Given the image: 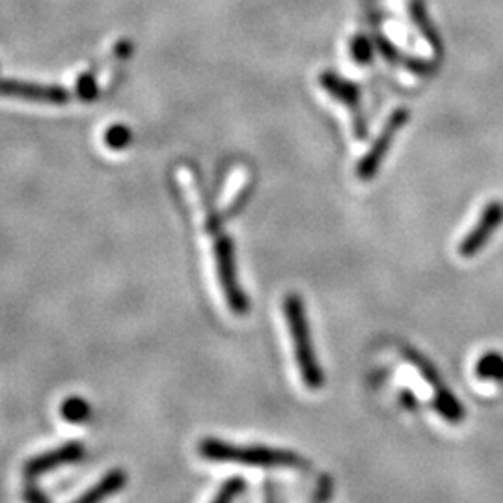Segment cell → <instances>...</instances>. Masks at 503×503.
<instances>
[{
  "label": "cell",
  "instance_id": "obj_13",
  "mask_svg": "<svg viewBox=\"0 0 503 503\" xmlns=\"http://www.w3.org/2000/svg\"><path fill=\"white\" fill-rule=\"evenodd\" d=\"M131 140H133V133L127 125H112L106 133H105V142L108 148L112 150H123L131 144Z\"/></svg>",
  "mask_w": 503,
  "mask_h": 503
},
{
  "label": "cell",
  "instance_id": "obj_11",
  "mask_svg": "<svg viewBox=\"0 0 503 503\" xmlns=\"http://www.w3.org/2000/svg\"><path fill=\"white\" fill-rule=\"evenodd\" d=\"M475 375L483 380L503 382V356L494 351L483 354L475 363Z\"/></svg>",
  "mask_w": 503,
  "mask_h": 503
},
{
  "label": "cell",
  "instance_id": "obj_5",
  "mask_svg": "<svg viewBox=\"0 0 503 503\" xmlns=\"http://www.w3.org/2000/svg\"><path fill=\"white\" fill-rule=\"evenodd\" d=\"M408 116H410L408 110L399 108L388 118L386 125L382 127V131H380L379 138L373 142L371 150L361 157V160L356 166V178L360 181H371L377 176L388 150L391 148V144H394V140H396L399 129L408 122Z\"/></svg>",
  "mask_w": 503,
  "mask_h": 503
},
{
  "label": "cell",
  "instance_id": "obj_1",
  "mask_svg": "<svg viewBox=\"0 0 503 503\" xmlns=\"http://www.w3.org/2000/svg\"><path fill=\"white\" fill-rule=\"evenodd\" d=\"M284 314L293 338V349H295L300 377L310 389H321L325 382V375L312 345V334H310V326H307L304 300L297 293L286 295Z\"/></svg>",
  "mask_w": 503,
  "mask_h": 503
},
{
  "label": "cell",
  "instance_id": "obj_8",
  "mask_svg": "<svg viewBox=\"0 0 503 503\" xmlns=\"http://www.w3.org/2000/svg\"><path fill=\"white\" fill-rule=\"evenodd\" d=\"M84 452L87 450H84L82 442H69L62 447H56V450H52V452L41 453L28 461L24 464V475L26 478H36V475L47 473L49 470L78 462L84 457Z\"/></svg>",
  "mask_w": 503,
  "mask_h": 503
},
{
  "label": "cell",
  "instance_id": "obj_15",
  "mask_svg": "<svg viewBox=\"0 0 503 503\" xmlns=\"http://www.w3.org/2000/svg\"><path fill=\"white\" fill-rule=\"evenodd\" d=\"M77 94L80 99L84 101H92L96 99L97 96V82H96V77L92 73H87V75H82L78 80H77Z\"/></svg>",
  "mask_w": 503,
  "mask_h": 503
},
{
  "label": "cell",
  "instance_id": "obj_9",
  "mask_svg": "<svg viewBox=\"0 0 503 503\" xmlns=\"http://www.w3.org/2000/svg\"><path fill=\"white\" fill-rule=\"evenodd\" d=\"M321 84L330 96H334L335 99H340L343 105H347L352 110L356 136L366 138V134H368L366 133V123H363V116H360V92H358L354 84L340 78L338 75H332V73H325L321 77Z\"/></svg>",
  "mask_w": 503,
  "mask_h": 503
},
{
  "label": "cell",
  "instance_id": "obj_16",
  "mask_svg": "<svg viewBox=\"0 0 503 503\" xmlns=\"http://www.w3.org/2000/svg\"><path fill=\"white\" fill-rule=\"evenodd\" d=\"M401 398H403V403L408 407V408H414L416 407V401H414V396H412V391H403L401 394Z\"/></svg>",
  "mask_w": 503,
  "mask_h": 503
},
{
  "label": "cell",
  "instance_id": "obj_12",
  "mask_svg": "<svg viewBox=\"0 0 503 503\" xmlns=\"http://www.w3.org/2000/svg\"><path fill=\"white\" fill-rule=\"evenodd\" d=\"M60 414L69 424H82L90 417L92 408L82 398H68L60 407Z\"/></svg>",
  "mask_w": 503,
  "mask_h": 503
},
{
  "label": "cell",
  "instance_id": "obj_3",
  "mask_svg": "<svg viewBox=\"0 0 503 503\" xmlns=\"http://www.w3.org/2000/svg\"><path fill=\"white\" fill-rule=\"evenodd\" d=\"M215 258H216V272L220 286L226 297L232 312L237 316H246L250 310V302L239 286L237 279V265H235V248L230 237H220L215 246Z\"/></svg>",
  "mask_w": 503,
  "mask_h": 503
},
{
  "label": "cell",
  "instance_id": "obj_2",
  "mask_svg": "<svg viewBox=\"0 0 503 503\" xmlns=\"http://www.w3.org/2000/svg\"><path fill=\"white\" fill-rule=\"evenodd\" d=\"M200 453L207 461L216 462H237L244 466H300L302 459L291 452L270 450V447H239L233 444L220 442L215 438H206L200 444Z\"/></svg>",
  "mask_w": 503,
  "mask_h": 503
},
{
  "label": "cell",
  "instance_id": "obj_14",
  "mask_svg": "<svg viewBox=\"0 0 503 503\" xmlns=\"http://www.w3.org/2000/svg\"><path fill=\"white\" fill-rule=\"evenodd\" d=\"M246 489V483L239 478H233V480H228L226 483L222 485L220 492L215 496V503H230L233 501L237 496H241Z\"/></svg>",
  "mask_w": 503,
  "mask_h": 503
},
{
  "label": "cell",
  "instance_id": "obj_7",
  "mask_svg": "<svg viewBox=\"0 0 503 503\" xmlns=\"http://www.w3.org/2000/svg\"><path fill=\"white\" fill-rule=\"evenodd\" d=\"M0 96L50 105H64L69 101V92L62 87H56V84H49L47 87V84L24 80H0Z\"/></svg>",
  "mask_w": 503,
  "mask_h": 503
},
{
  "label": "cell",
  "instance_id": "obj_10",
  "mask_svg": "<svg viewBox=\"0 0 503 503\" xmlns=\"http://www.w3.org/2000/svg\"><path fill=\"white\" fill-rule=\"evenodd\" d=\"M127 483V475L122 470H112L110 473H106L105 478L94 485L87 494H82L78 498L80 503H97L112 494H116L123 485Z\"/></svg>",
  "mask_w": 503,
  "mask_h": 503
},
{
  "label": "cell",
  "instance_id": "obj_6",
  "mask_svg": "<svg viewBox=\"0 0 503 503\" xmlns=\"http://www.w3.org/2000/svg\"><path fill=\"white\" fill-rule=\"evenodd\" d=\"M501 224H503V202L494 200L483 209L478 224H475V226L470 230V233L461 241L459 254L466 260L478 256L490 241L492 233L499 230Z\"/></svg>",
  "mask_w": 503,
  "mask_h": 503
},
{
  "label": "cell",
  "instance_id": "obj_4",
  "mask_svg": "<svg viewBox=\"0 0 503 503\" xmlns=\"http://www.w3.org/2000/svg\"><path fill=\"white\" fill-rule=\"evenodd\" d=\"M405 356L414 363V368L419 371V375H424V379L433 388V394H434L433 401H434V408L438 410V414L445 419V422L461 424L464 419V408L457 401V398L452 394V391L445 388L438 371L433 368V363L425 356H422L412 349H407Z\"/></svg>",
  "mask_w": 503,
  "mask_h": 503
}]
</instances>
